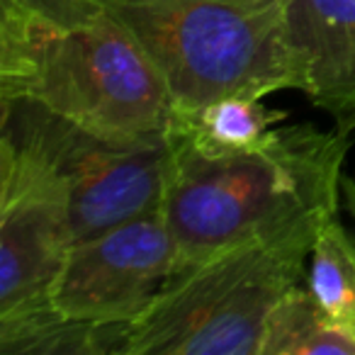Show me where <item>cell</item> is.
<instances>
[{
  "label": "cell",
  "mask_w": 355,
  "mask_h": 355,
  "mask_svg": "<svg viewBox=\"0 0 355 355\" xmlns=\"http://www.w3.org/2000/svg\"><path fill=\"white\" fill-rule=\"evenodd\" d=\"M355 355V343L338 331L309 287L295 285L275 302L263 326L258 355Z\"/></svg>",
  "instance_id": "cell-11"
},
{
  "label": "cell",
  "mask_w": 355,
  "mask_h": 355,
  "mask_svg": "<svg viewBox=\"0 0 355 355\" xmlns=\"http://www.w3.org/2000/svg\"><path fill=\"white\" fill-rule=\"evenodd\" d=\"M0 134L37 151L69 190L76 241L158 214L173 158L171 132H100L20 98H0Z\"/></svg>",
  "instance_id": "cell-5"
},
{
  "label": "cell",
  "mask_w": 355,
  "mask_h": 355,
  "mask_svg": "<svg viewBox=\"0 0 355 355\" xmlns=\"http://www.w3.org/2000/svg\"><path fill=\"white\" fill-rule=\"evenodd\" d=\"M161 76L173 117L227 95L300 90L282 0H100Z\"/></svg>",
  "instance_id": "cell-3"
},
{
  "label": "cell",
  "mask_w": 355,
  "mask_h": 355,
  "mask_svg": "<svg viewBox=\"0 0 355 355\" xmlns=\"http://www.w3.org/2000/svg\"><path fill=\"white\" fill-rule=\"evenodd\" d=\"M334 217L258 234L178 270L129 324L124 355H258L268 314L300 285L316 236Z\"/></svg>",
  "instance_id": "cell-4"
},
{
  "label": "cell",
  "mask_w": 355,
  "mask_h": 355,
  "mask_svg": "<svg viewBox=\"0 0 355 355\" xmlns=\"http://www.w3.org/2000/svg\"><path fill=\"white\" fill-rule=\"evenodd\" d=\"M309 290L331 324L355 343V236L338 214L324 224L311 248Z\"/></svg>",
  "instance_id": "cell-12"
},
{
  "label": "cell",
  "mask_w": 355,
  "mask_h": 355,
  "mask_svg": "<svg viewBox=\"0 0 355 355\" xmlns=\"http://www.w3.org/2000/svg\"><path fill=\"white\" fill-rule=\"evenodd\" d=\"M287 44L300 71V90L355 132V0H282Z\"/></svg>",
  "instance_id": "cell-8"
},
{
  "label": "cell",
  "mask_w": 355,
  "mask_h": 355,
  "mask_svg": "<svg viewBox=\"0 0 355 355\" xmlns=\"http://www.w3.org/2000/svg\"><path fill=\"white\" fill-rule=\"evenodd\" d=\"M348 148L350 134L311 124L275 127L256 146L227 156L173 137L161 214L178 270L258 234L338 214Z\"/></svg>",
  "instance_id": "cell-2"
},
{
  "label": "cell",
  "mask_w": 355,
  "mask_h": 355,
  "mask_svg": "<svg viewBox=\"0 0 355 355\" xmlns=\"http://www.w3.org/2000/svg\"><path fill=\"white\" fill-rule=\"evenodd\" d=\"M127 324H85L54 304L0 319L3 355H124Z\"/></svg>",
  "instance_id": "cell-9"
},
{
  "label": "cell",
  "mask_w": 355,
  "mask_h": 355,
  "mask_svg": "<svg viewBox=\"0 0 355 355\" xmlns=\"http://www.w3.org/2000/svg\"><path fill=\"white\" fill-rule=\"evenodd\" d=\"M73 241L61 178L37 151L0 134V319L51 306Z\"/></svg>",
  "instance_id": "cell-6"
},
{
  "label": "cell",
  "mask_w": 355,
  "mask_h": 355,
  "mask_svg": "<svg viewBox=\"0 0 355 355\" xmlns=\"http://www.w3.org/2000/svg\"><path fill=\"white\" fill-rule=\"evenodd\" d=\"M256 95H227L200 110L173 117L171 134L190 148L207 156H227L256 146L268 137L275 122L287 117L270 110Z\"/></svg>",
  "instance_id": "cell-10"
},
{
  "label": "cell",
  "mask_w": 355,
  "mask_h": 355,
  "mask_svg": "<svg viewBox=\"0 0 355 355\" xmlns=\"http://www.w3.org/2000/svg\"><path fill=\"white\" fill-rule=\"evenodd\" d=\"M178 270L163 214L129 219L73 241L51 285V304L85 324H132Z\"/></svg>",
  "instance_id": "cell-7"
},
{
  "label": "cell",
  "mask_w": 355,
  "mask_h": 355,
  "mask_svg": "<svg viewBox=\"0 0 355 355\" xmlns=\"http://www.w3.org/2000/svg\"><path fill=\"white\" fill-rule=\"evenodd\" d=\"M0 98L122 137L173 127L161 76L100 0H0Z\"/></svg>",
  "instance_id": "cell-1"
},
{
  "label": "cell",
  "mask_w": 355,
  "mask_h": 355,
  "mask_svg": "<svg viewBox=\"0 0 355 355\" xmlns=\"http://www.w3.org/2000/svg\"><path fill=\"white\" fill-rule=\"evenodd\" d=\"M340 198H343V205H345V212L350 217V232L355 236V175L345 178L340 180Z\"/></svg>",
  "instance_id": "cell-13"
}]
</instances>
